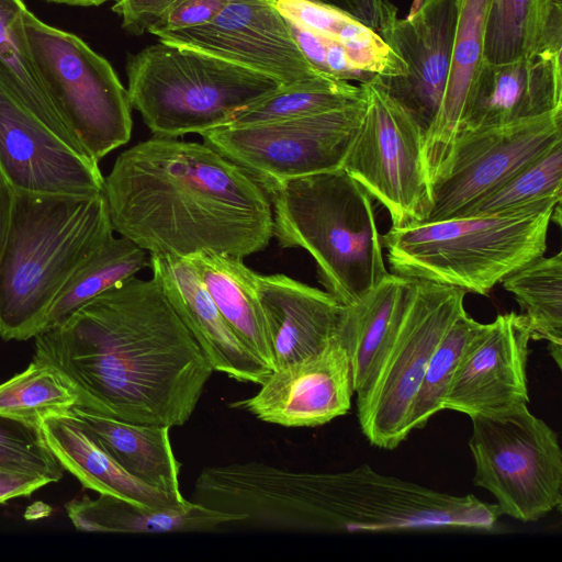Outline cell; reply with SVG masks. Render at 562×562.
<instances>
[{
  "instance_id": "41",
  "label": "cell",
  "mask_w": 562,
  "mask_h": 562,
  "mask_svg": "<svg viewBox=\"0 0 562 562\" xmlns=\"http://www.w3.org/2000/svg\"><path fill=\"white\" fill-rule=\"evenodd\" d=\"M49 483L45 477L0 469V504L31 495Z\"/></svg>"
},
{
  "instance_id": "38",
  "label": "cell",
  "mask_w": 562,
  "mask_h": 562,
  "mask_svg": "<svg viewBox=\"0 0 562 562\" xmlns=\"http://www.w3.org/2000/svg\"><path fill=\"white\" fill-rule=\"evenodd\" d=\"M228 0H172L159 19L148 29L154 35L210 22Z\"/></svg>"
},
{
  "instance_id": "5",
  "label": "cell",
  "mask_w": 562,
  "mask_h": 562,
  "mask_svg": "<svg viewBox=\"0 0 562 562\" xmlns=\"http://www.w3.org/2000/svg\"><path fill=\"white\" fill-rule=\"evenodd\" d=\"M561 200L485 216L452 217L381 235L392 273L486 295L495 284L546 252Z\"/></svg>"
},
{
  "instance_id": "34",
  "label": "cell",
  "mask_w": 562,
  "mask_h": 562,
  "mask_svg": "<svg viewBox=\"0 0 562 562\" xmlns=\"http://www.w3.org/2000/svg\"><path fill=\"white\" fill-rule=\"evenodd\" d=\"M484 324L474 321L465 310L459 314L432 352L406 422V431L426 426L429 419L443 409L459 361L470 341Z\"/></svg>"
},
{
  "instance_id": "1",
  "label": "cell",
  "mask_w": 562,
  "mask_h": 562,
  "mask_svg": "<svg viewBox=\"0 0 562 562\" xmlns=\"http://www.w3.org/2000/svg\"><path fill=\"white\" fill-rule=\"evenodd\" d=\"M80 405L123 422L184 425L214 371L158 279L133 276L35 337Z\"/></svg>"
},
{
  "instance_id": "6",
  "label": "cell",
  "mask_w": 562,
  "mask_h": 562,
  "mask_svg": "<svg viewBox=\"0 0 562 562\" xmlns=\"http://www.w3.org/2000/svg\"><path fill=\"white\" fill-rule=\"evenodd\" d=\"M127 77L131 106L154 135L167 137L228 125L239 111L284 87L270 76L165 41L134 55Z\"/></svg>"
},
{
  "instance_id": "39",
  "label": "cell",
  "mask_w": 562,
  "mask_h": 562,
  "mask_svg": "<svg viewBox=\"0 0 562 562\" xmlns=\"http://www.w3.org/2000/svg\"><path fill=\"white\" fill-rule=\"evenodd\" d=\"M112 8L123 19V27L140 35L159 19L172 0H114Z\"/></svg>"
},
{
  "instance_id": "23",
  "label": "cell",
  "mask_w": 562,
  "mask_h": 562,
  "mask_svg": "<svg viewBox=\"0 0 562 562\" xmlns=\"http://www.w3.org/2000/svg\"><path fill=\"white\" fill-rule=\"evenodd\" d=\"M77 530L119 533L210 531L229 527L244 515L215 510L195 502L171 507H148L108 494L83 495L66 503Z\"/></svg>"
},
{
  "instance_id": "21",
  "label": "cell",
  "mask_w": 562,
  "mask_h": 562,
  "mask_svg": "<svg viewBox=\"0 0 562 562\" xmlns=\"http://www.w3.org/2000/svg\"><path fill=\"white\" fill-rule=\"evenodd\" d=\"M67 414L130 475L177 498L181 464L176 459L168 426L115 419L81 405Z\"/></svg>"
},
{
  "instance_id": "35",
  "label": "cell",
  "mask_w": 562,
  "mask_h": 562,
  "mask_svg": "<svg viewBox=\"0 0 562 562\" xmlns=\"http://www.w3.org/2000/svg\"><path fill=\"white\" fill-rule=\"evenodd\" d=\"M561 198L562 142L498 188L470 204L456 217L508 213L544 200Z\"/></svg>"
},
{
  "instance_id": "20",
  "label": "cell",
  "mask_w": 562,
  "mask_h": 562,
  "mask_svg": "<svg viewBox=\"0 0 562 562\" xmlns=\"http://www.w3.org/2000/svg\"><path fill=\"white\" fill-rule=\"evenodd\" d=\"M149 268L214 371L262 384L272 370L228 326L188 258L149 255Z\"/></svg>"
},
{
  "instance_id": "33",
  "label": "cell",
  "mask_w": 562,
  "mask_h": 562,
  "mask_svg": "<svg viewBox=\"0 0 562 562\" xmlns=\"http://www.w3.org/2000/svg\"><path fill=\"white\" fill-rule=\"evenodd\" d=\"M363 98L364 91L360 85L335 78L311 85L282 87L239 111L231 124H254L315 115L347 106Z\"/></svg>"
},
{
  "instance_id": "27",
  "label": "cell",
  "mask_w": 562,
  "mask_h": 562,
  "mask_svg": "<svg viewBox=\"0 0 562 562\" xmlns=\"http://www.w3.org/2000/svg\"><path fill=\"white\" fill-rule=\"evenodd\" d=\"M562 53V0H490L484 58L505 63Z\"/></svg>"
},
{
  "instance_id": "13",
  "label": "cell",
  "mask_w": 562,
  "mask_h": 562,
  "mask_svg": "<svg viewBox=\"0 0 562 562\" xmlns=\"http://www.w3.org/2000/svg\"><path fill=\"white\" fill-rule=\"evenodd\" d=\"M157 36L270 76L284 87L331 78L304 57L273 0H228L210 22Z\"/></svg>"
},
{
  "instance_id": "30",
  "label": "cell",
  "mask_w": 562,
  "mask_h": 562,
  "mask_svg": "<svg viewBox=\"0 0 562 562\" xmlns=\"http://www.w3.org/2000/svg\"><path fill=\"white\" fill-rule=\"evenodd\" d=\"M149 267L148 252L126 237H110L70 276L52 302L44 321L48 330L78 307Z\"/></svg>"
},
{
  "instance_id": "9",
  "label": "cell",
  "mask_w": 562,
  "mask_h": 562,
  "mask_svg": "<svg viewBox=\"0 0 562 562\" xmlns=\"http://www.w3.org/2000/svg\"><path fill=\"white\" fill-rule=\"evenodd\" d=\"M470 418L473 482L494 496L501 514L530 522L560 508L562 451L557 432L528 404Z\"/></svg>"
},
{
  "instance_id": "31",
  "label": "cell",
  "mask_w": 562,
  "mask_h": 562,
  "mask_svg": "<svg viewBox=\"0 0 562 562\" xmlns=\"http://www.w3.org/2000/svg\"><path fill=\"white\" fill-rule=\"evenodd\" d=\"M519 303L532 339H546L553 360L562 358V252L539 257L502 280Z\"/></svg>"
},
{
  "instance_id": "24",
  "label": "cell",
  "mask_w": 562,
  "mask_h": 562,
  "mask_svg": "<svg viewBox=\"0 0 562 562\" xmlns=\"http://www.w3.org/2000/svg\"><path fill=\"white\" fill-rule=\"evenodd\" d=\"M41 430L59 464L86 488L148 507H171L188 502L150 487L130 475L69 414L45 418Z\"/></svg>"
},
{
  "instance_id": "16",
  "label": "cell",
  "mask_w": 562,
  "mask_h": 562,
  "mask_svg": "<svg viewBox=\"0 0 562 562\" xmlns=\"http://www.w3.org/2000/svg\"><path fill=\"white\" fill-rule=\"evenodd\" d=\"M531 330L522 314H498L470 341L456 369L443 409L469 417L529 403L527 362Z\"/></svg>"
},
{
  "instance_id": "19",
  "label": "cell",
  "mask_w": 562,
  "mask_h": 562,
  "mask_svg": "<svg viewBox=\"0 0 562 562\" xmlns=\"http://www.w3.org/2000/svg\"><path fill=\"white\" fill-rule=\"evenodd\" d=\"M256 285L273 370L316 355L337 336L346 305L327 291L280 273H257Z\"/></svg>"
},
{
  "instance_id": "14",
  "label": "cell",
  "mask_w": 562,
  "mask_h": 562,
  "mask_svg": "<svg viewBox=\"0 0 562 562\" xmlns=\"http://www.w3.org/2000/svg\"><path fill=\"white\" fill-rule=\"evenodd\" d=\"M460 0H414L405 18L389 2L378 33L402 58L406 75L381 79L426 131L446 91Z\"/></svg>"
},
{
  "instance_id": "15",
  "label": "cell",
  "mask_w": 562,
  "mask_h": 562,
  "mask_svg": "<svg viewBox=\"0 0 562 562\" xmlns=\"http://www.w3.org/2000/svg\"><path fill=\"white\" fill-rule=\"evenodd\" d=\"M0 169L18 192L95 196L104 189L99 162L58 137L1 83Z\"/></svg>"
},
{
  "instance_id": "37",
  "label": "cell",
  "mask_w": 562,
  "mask_h": 562,
  "mask_svg": "<svg viewBox=\"0 0 562 562\" xmlns=\"http://www.w3.org/2000/svg\"><path fill=\"white\" fill-rule=\"evenodd\" d=\"M288 23L300 50L318 71L335 79L355 81L359 85L376 78L360 68L341 45L297 24L289 21Z\"/></svg>"
},
{
  "instance_id": "32",
  "label": "cell",
  "mask_w": 562,
  "mask_h": 562,
  "mask_svg": "<svg viewBox=\"0 0 562 562\" xmlns=\"http://www.w3.org/2000/svg\"><path fill=\"white\" fill-rule=\"evenodd\" d=\"M80 395L55 366L33 358L29 367L0 384V415L41 428L47 417L80 405Z\"/></svg>"
},
{
  "instance_id": "42",
  "label": "cell",
  "mask_w": 562,
  "mask_h": 562,
  "mask_svg": "<svg viewBox=\"0 0 562 562\" xmlns=\"http://www.w3.org/2000/svg\"><path fill=\"white\" fill-rule=\"evenodd\" d=\"M15 190L0 169V259L3 254L13 217Z\"/></svg>"
},
{
  "instance_id": "11",
  "label": "cell",
  "mask_w": 562,
  "mask_h": 562,
  "mask_svg": "<svg viewBox=\"0 0 562 562\" xmlns=\"http://www.w3.org/2000/svg\"><path fill=\"white\" fill-rule=\"evenodd\" d=\"M366 108V97L315 115L225 125L201 134L203 142L260 184L342 167Z\"/></svg>"
},
{
  "instance_id": "26",
  "label": "cell",
  "mask_w": 562,
  "mask_h": 562,
  "mask_svg": "<svg viewBox=\"0 0 562 562\" xmlns=\"http://www.w3.org/2000/svg\"><path fill=\"white\" fill-rule=\"evenodd\" d=\"M415 279L389 273L355 304L345 306L338 331L351 363L355 393L362 390L398 323Z\"/></svg>"
},
{
  "instance_id": "17",
  "label": "cell",
  "mask_w": 562,
  "mask_h": 562,
  "mask_svg": "<svg viewBox=\"0 0 562 562\" xmlns=\"http://www.w3.org/2000/svg\"><path fill=\"white\" fill-rule=\"evenodd\" d=\"M260 385L233 406L284 427L327 424L348 413L355 394L350 358L338 334L322 351L273 370Z\"/></svg>"
},
{
  "instance_id": "29",
  "label": "cell",
  "mask_w": 562,
  "mask_h": 562,
  "mask_svg": "<svg viewBox=\"0 0 562 562\" xmlns=\"http://www.w3.org/2000/svg\"><path fill=\"white\" fill-rule=\"evenodd\" d=\"M25 10L23 0H0V83L58 137L85 154L38 77L24 26Z\"/></svg>"
},
{
  "instance_id": "10",
  "label": "cell",
  "mask_w": 562,
  "mask_h": 562,
  "mask_svg": "<svg viewBox=\"0 0 562 562\" xmlns=\"http://www.w3.org/2000/svg\"><path fill=\"white\" fill-rule=\"evenodd\" d=\"M360 86L366 108L341 168L387 210L392 227L423 223L430 207L425 131L380 78Z\"/></svg>"
},
{
  "instance_id": "36",
  "label": "cell",
  "mask_w": 562,
  "mask_h": 562,
  "mask_svg": "<svg viewBox=\"0 0 562 562\" xmlns=\"http://www.w3.org/2000/svg\"><path fill=\"white\" fill-rule=\"evenodd\" d=\"M0 469L58 482L64 468L47 447L40 427L0 415Z\"/></svg>"
},
{
  "instance_id": "4",
  "label": "cell",
  "mask_w": 562,
  "mask_h": 562,
  "mask_svg": "<svg viewBox=\"0 0 562 562\" xmlns=\"http://www.w3.org/2000/svg\"><path fill=\"white\" fill-rule=\"evenodd\" d=\"M261 186L279 246L306 250L339 303L355 304L390 273L372 198L342 168Z\"/></svg>"
},
{
  "instance_id": "28",
  "label": "cell",
  "mask_w": 562,
  "mask_h": 562,
  "mask_svg": "<svg viewBox=\"0 0 562 562\" xmlns=\"http://www.w3.org/2000/svg\"><path fill=\"white\" fill-rule=\"evenodd\" d=\"M273 4L289 22L341 45L373 77L406 75V66L394 49L375 30L351 14L314 0H273Z\"/></svg>"
},
{
  "instance_id": "40",
  "label": "cell",
  "mask_w": 562,
  "mask_h": 562,
  "mask_svg": "<svg viewBox=\"0 0 562 562\" xmlns=\"http://www.w3.org/2000/svg\"><path fill=\"white\" fill-rule=\"evenodd\" d=\"M338 8L378 31L389 4L386 0H314Z\"/></svg>"
},
{
  "instance_id": "12",
  "label": "cell",
  "mask_w": 562,
  "mask_h": 562,
  "mask_svg": "<svg viewBox=\"0 0 562 562\" xmlns=\"http://www.w3.org/2000/svg\"><path fill=\"white\" fill-rule=\"evenodd\" d=\"M562 142V110L514 124L461 128L430 179L423 223L456 217Z\"/></svg>"
},
{
  "instance_id": "43",
  "label": "cell",
  "mask_w": 562,
  "mask_h": 562,
  "mask_svg": "<svg viewBox=\"0 0 562 562\" xmlns=\"http://www.w3.org/2000/svg\"><path fill=\"white\" fill-rule=\"evenodd\" d=\"M54 3H64L69 5H79V7H93L100 5L109 0H45Z\"/></svg>"
},
{
  "instance_id": "18",
  "label": "cell",
  "mask_w": 562,
  "mask_h": 562,
  "mask_svg": "<svg viewBox=\"0 0 562 562\" xmlns=\"http://www.w3.org/2000/svg\"><path fill=\"white\" fill-rule=\"evenodd\" d=\"M561 54L484 60L461 128L503 126L562 110Z\"/></svg>"
},
{
  "instance_id": "3",
  "label": "cell",
  "mask_w": 562,
  "mask_h": 562,
  "mask_svg": "<svg viewBox=\"0 0 562 562\" xmlns=\"http://www.w3.org/2000/svg\"><path fill=\"white\" fill-rule=\"evenodd\" d=\"M103 193L47 195L15 191L0 259V336L27 340L75 270L113 236Z\"/></svg>"
},
{
  "instance_id": "7",
  "label": "cell",
  "mask_w": 562,
  "mask_h": 562,
  "mask_svg": "<svg viewBox=\"0 0 562 562\" xmlns=\"http://www.w3.org/2000/svg\"><path fill=\"white\" fill-rule=\"evenodd\" d=\"M24 26L42 85L83 153L99 162L126 144L132 106L109 61L78 36L42 22L27 9Z\"/></svg>"
},
{
  "instance_id": "22",
  "label": "cell",
  "mask_w": 562,
  "mask_h": 562,
  "mask_svg": "<svg viewBox=\"0 0 562 562\" xmlns=\"http://www.w3.org/2000/svg\"><path fill=\"white\" fill-rule=\"evenodd\" d=\"M490 0H460L450 69L440 110L425 133L424 155L429 179L446 159L461 128L473 87L484 63Z\"/></svg>"
},
{
  "instance_id": "8",
  "label": "cell",
  "mask_w": 562,
  "mask_h": 562,
  "mask_svg": "<svg viewBox=\"0 0 562 562\" xmlns=\"http://www.w3.org/2000/svg\"><path fill=\"white\" fill-rule=\"evenodd\" d=\"M465 291L415 279L404 312L357 393V415L371 445L394 449L408 436L412 403L437 345L464 311Z\"/></svg>"
},
{
  "instance_id": "25",
  "label": "cell",
  "mask_w": 562,
  "mask_h": 562,
  "mask_svg": "<svg viewBox=\"0 0 562 562\" xmlns=\"http://www.w3.org/2000/svg\"><path fill=\"white\" fill-rule=\"evenodd\" d=\"M195 267L220 313L243 342L273 370L263 315L258 300L257 272L241 258L203 250L187 257Z\"/></svg>"
},
{
  "instance_id": "2",
  "label": "cell",
  "mask_w": 562,
  "mask_h": 562,
  "mask_svg": "<svg viewBox=\"0 0 562 562\" xmlns=\"http://www.w3.org/2000/svg\"><path fill=\"white\" fill-rule=\"evenodd\" d=\"M114 232L149 255L244 258L273 237L262 186L210 145L157 136L122 151L104 178Z\"/></svg>"
}]
</instances>
